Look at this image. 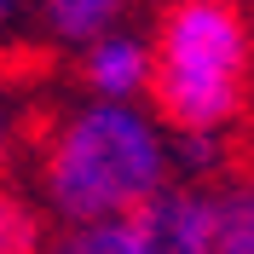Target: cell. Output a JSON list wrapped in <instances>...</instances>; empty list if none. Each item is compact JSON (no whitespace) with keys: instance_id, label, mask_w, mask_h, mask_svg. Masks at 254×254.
Returning <instances> with one entry per match:
<instances>
[{"instance_id":"10","label":"cell","mask_w":254,"mask_h":254,"mask_svg":"<svg viewBox=\"0 0 254 254\" xmlns=\"http://www.w3.org/2000/svg\"><path fill=\"white\" fill-rule=\"evenodd\" d=\"M17 6H23V0H0V23H12V17H17Z\"/></svg>"},{"instance_id":"6","label":"cell","mask_w":254,"mask_h":254,"mask_svg":"<svg viewBox=\"0 0 254 254\" xmlns=\"http://www.w3.org/2000/svg\"><path fill=\"white\" fill-rule=\"evenodd\" d=\"M58 41H104L122 12V0H41Z\"/></svg>"},{"instance_id":"7","label":"cell","mask_w":254,"mask_h":254,"mask_svg":"<svg viewBox=\"0 0 254 254\" xmlns=\"http://www.w3.org/2000/svg\"><path fill=\"white\" fill-rule=\"evenodd\" d=\"M0 254H41V220L12 190H0Z\"/></svg>"},{"instance_id":"8","label":"cell","mask_w":254,"mask_h":254,"mask_svg":"<svg viewBox=\"0 0 254 254\" xmlns=\"http://www.w3.org/2000/svg\"><path fill=\"white\" fill-rule=\"evenodd\" d=\"M52 254H127V231L122 225H69Z\"/></svg>"},{"instance_id":"2","label":"cell","mask_w":254,"mask_h":254,"mask_svg":"<svg viewBox=\"0 0 254 254\" xmlns=\"http://www.w3.org/2000/svg\"><path fill=\"white\" fill-rule=\"evenodd\" d=\"M249 41L225 0H185L156 47V104L179 133H220L237 116Z\"/></svg>"},{"instance_id":"11","label":"cell","mask_w":254,"mask_h":254,"mask_svg":"<svg viewBox=\"0 0 254 254\" xmlns=\"http://www.w3.org/2000/svg\"><path fill=\"white\" fill-rule=\"evenodd\" d=\"M0 156H6V133H0Z\"/></svg>"},{"instance_id":"1","label":"cell","mask_w":254,"mask_h":254,"mask_svg":"<svg viewBox=\"0 0 254 254\" xmlns=\"http://www.w3.org/2000/svg\"><path fill=\"white\" fill-rule=\"evenodd\" d=\"M168 150L133 104H87L47 156V196L69 225H122L162 190Z\"/></svg>"},{"instance_id":"4","label":"cell","mask_w":254,"mask_h":254,"mask_svg":"<svg viewBox=\"0 0 254 254\" xmlns=\"http://www.w3.org/2000/svg\"><path fill=\"white\" fill-rule=\"evenodd\" d=\"M87 81H93L98 104H133V93L156 81V52L133 35H104L87 52Z\"/></svg>"},{"instance_id":"9","label":"cell","mask_w":254,"mask_h":254,"mask_svg":"<svg viewBox=\"0 0 254 254\" xmlns=\"http://www.w3.org/2000/svg\"><path fill=\"white\" fill-rule=\"evenodd\" d=\"M174 156H179L185 174H208V168L220 162V133H179Z\"/></svg>"},{"instance_id":"3","label":"cell","mask_w":254,"mask_h":254,"mask_svg":"<svg viewBox=\"0 0 254 254\" xmlns=\"http://www.w3.org/2000/svg\"><path fill=\"white\" fill-rule=\"evenodd\" d=\"M127 254H214V225H208V196L185 185H162L139 214L122 220Z\"/></svg>"},{"instance_id":"5","label":"cell","mask_w":254,"mask_h":254,"mask_svg":"<svg viewBox=\"0 0 254 254\" xmlns=\"http://www.w3.org/2000/svg\"><path fill=\"white\" fill-rule=\"evenodd\" d=\"M214 254H254V185H231L208 196Z\"/></svg>"}]
</instances>
